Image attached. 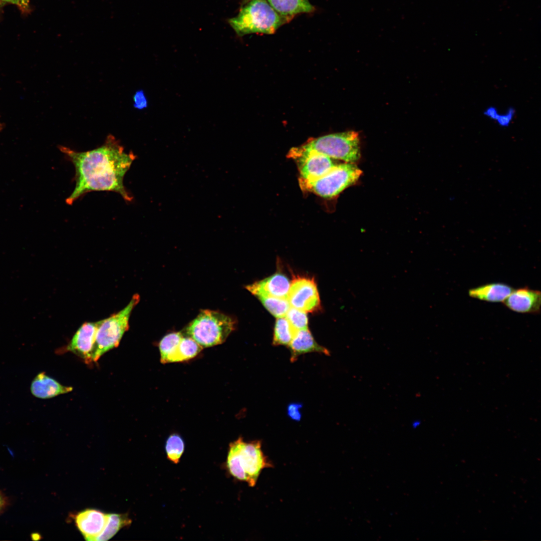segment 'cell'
Masks as SVG:
<instances>
[{"label":"cell","instance_id":"1","mask_svg":"<svg viewBox=\"0 0 541 541\" xmlns=\"http://www.w3.org/2000/svg\"><path fill=\"white\" fill-rule=\"evenodd\" d=\"M59 148L75 169V187L66 200L68 204L94 191L115 192L125 201H132L133 197L123 180L137 156L131 151L126 152L114 136L108 135L102 146L87 151L78 152L63 146Z\"/></svg>","mask_w":541,"mask_h":541},{"label":"cell","instance_id":"2","mask_svg":"<svg viewBox=\"0 0 541 541\" xmlns=\"http://www.w3.org/2000/svg\"><path fill=\"white\" fill-rule=\"evenodd\" d=\"M289 22L266 0H242L237 15L228 20L239 37L250 34L272 35Z\"/></svg>","mask_w":541,"mask_h":541},{"label":"cell","instance_id":"3","mask_svg":"<svg viewBox=\"0 0 541 541\" xmlns=\"http://www.w3.org/2000/svg\"><path fill=\"white\" fill-rule=\"evenodd\" d=\"M226 465L232 476L251 487L262 469L273 467L262 451L260 441L245 442L241 437L229 444Z\"/></svg>","mask_w":541,"mask_h":541},{"label":"cell","instance_id":"4","mask_svg":"<svg viewBox=\"0 0 541 541\" xmlns=\"http://www.w3.org/2000/svg\"><path fill=\"white\" fill-rule=\"evenodd\" d=\"M235 325L232 317L222 313L202 310L186 326L185 333L203 348L210 347L224 342Z\"/></svg>","mask_w":541,"mask_h":541},{"label":"cell","instance_id":"5","mask_svg":"<svg viewBox=\"0 0 541 541\" xmlns=\"http://www.w3.org/2000/svg\"><path fill=\"white\" fill-rule=\"evenodd\" d=\"M297 148L302 150L316 151L331 158L349 163H354L360 157L358 133L353 131L312 139Z\"/></svg>","mask_w":541,"mask_h":541},{"label":"cell","instance_id":"6","mask_svg":"<svg viewBox=\"0 0 541 541\" xmlns=\"http://www.w3.org/2000/svg\"><path fill=\"white\" fill-rule=\"evenodd\" d=\"M139 301L140 296L134 294L122 310L100 320L96 334L93 362L97 361L104 353L119 345L125 332L129 329L131 312Z\"/></svg>","mask_w":541,"mask_h":541},{"label":"cell","instance_id":"7","mask_svg":"<svg viewBox=\"0 0 541 541\" xmlns=\"http://www.w3.org/2000/svg\"><path fill=\"white\" fill-rule=\"evenodd\" d=\"M362 171L353 163L337 164L323 176L310 181H299L305 191L313 192L324 198H331L355 183Z\"/></svg>","mask_w":541,"mask_h":541},{"label":"cell","instance_id":"8","mask_svg":"<svg viewBox=\"0 0 541 541\" xmlns=\"http://www.w3.org/2000/svg\"><path fill=\"white\" fill-rule=\"evenodd\" d=\"M289 156L297 160L300 173L299 181H310L317 179L330 171L337 164L332 158L314 151L292 148Z\"/></svg>","mask_w":541,"mask_h":541},{"label":"cell","instance_id":"9","mask_svg":"<svg viewBox=\"0 0 541 541\" xmlns=\"http://www.w3.org/2000/svg\"><path fill=\"white\" fill-rule=\"evenodd\" d=\"M287 299L291 307L306 313L320 309V299L313 278L293 276Z\"/></svg>","mask_w":541,"mask_h":541},{"label":"cell","instance_id":"10","mask_svg":"<svg viewBox=\"0 0 541 541\" xmlns=\"http://www.w3.org/2000/svg\"><path fill=\"white\" fill-rule=\"evenodd\" d=\"M100 321L85 322L76 331L66 349L83 359L86 363L92 362L97 332Z\"/></svg>","mask_w":541,"mask_h":541},{"label":"cell","instance_id":"11","mask_svg":"<svg viewBox=\"0 0 541 541\" xmlns=\"http://www.w3.org/2000/svg\"><path fill=\"white\" fill-rule=\"evenodd\" d=\"M75 525L85 540L94 541L103 531L108 513L96 509L86 508L73 516Z\"/></svg>","mask_w":541,"mask_h":541},{"label":"cell","instance_id":"12","mask_svg":"<svg viewBox=\"0 0 541 541\" xmlns=\"http://www.w3.org/2000/svg\"><path fill=\"white\" fill-rule=\"evenodd\" d=\"M540 292L528 287L513 289L503 302L508 309L519 313L537 314L540 312Z\"/></svg>","mask_w":541,"mask_h":541},{"label":"cell","instance_id":"13","mask_svg":"<svg viewBox=\"0 0 541 541\" xmlns=\"http://www.w3.org/2000/svg\"><path fill=\"white\" fill-rule=\"evenodd\" d=\"M291 282L282 273L274 275L245 287L249 292L257 297L269 296L287 299Z\"/></svg>","mask_w":541,"mask_h":541},{"label":"cell","instance_id":"14","mask_svg":"<svg viewBox=\"0 0 541 541\" xmlns=\"http://www.w3.org/2000/svg\"><path fill=\"white\" fill-rule=\"evenodd\" d=\"M288 347L292 362L296 361L300 355L309 353L317 352L328 356L330 354L327 349L315 341L308 328L297 331Z\"/></svg>","mask_w":541,"mask_h":541},{"label":"cell","instance_id":"15","mask_svg":"<svg viewBox=\"0 0 541 541\" xmlns=\"http://www.w3.org/2000/svg\"><path fill=\"white\" fill-rule=\"evenodd\" d=\"M30 390L34 396L46 399L70 392L73 390V387L62 385L43 372L33 379Z\"/></svg>","mask_w":541,"mask_h":541},{"label":"cell","instance_id":"16","mask_svg":"<svg viewBox=\"0 0 541 541\" xmlns=\"http://www.w3.org/2000/svg\"><path fill=\"white\" fill-rule=\"evenodd\" d=\"M509 285L502 283H492L470 289L469 296L481 301L491 303L503 302L513 290Z\"/></svg>","mask_w":541,"mask_h":541},{"label":"cell","instance_id":"17","mask_svg":"<svg viewBox=\"0 0 541 541\" xmlns=\"http://www.w3.org/2000/svg\"><path fill=\"white\" fill-rule=\"evenodd\" d=\"M280 16L291 21L296 15L313 13L316 9L309 0H266Z\"/></svg>","mask_w":541,"mask_h":541},{"label":"cell","instance_id":"18","mask_svg":"<svg viewBox=\"0 0 541 541\" xmlns=\"http://www.w3.org/2000/svg\"><path fill=\"white\" fill-rule=\"evenodd\" d=\"M201 346L192 338L182 337L175 352L171 356L168 363L187 361L196 356L202 350Z\"/></svg>","mask_w":541,"mask_h":541},{"label":"cell","instance_id":"19","mask_svg":"<svg viewBox=\"0 0 541 541\" xmlns=\"http://www.w3.org/2000/svg\"><path fill=\"white\" fill-rule=\"evenodd\" d=\"M131 522L127 513H108V521L103 531L94 541L110 539L121 529L130 525Z\"/></svg>","mask_w":541,"mask_h":541},{"label":"cell","instance_id":"20","mask_svg":"<svg viewBox=\"0 0 541 541\" xmlns=\"http://www.w3.org/2000/svg\"><path fill=\"white\" fill-rule=\"evenodd\" d=\"M296 331L285 316L277 318L274 327L273 344L288 346Z\"/></svg>","mask_w":541,"mask_h":541},{"label":"cell","instance_id":"21","mask_svg":"<svg viewBox=\"0 0 541 541\" xmlns=\"http://www.w3.org/2000/svg\"><path fill=\"white\" fill-rule=\"evenodd\" d=\"M183 336V334L181 332H172L162 338L159 344L161 363H168Z\"/></svg>","mask_w":541,"mask_h":541},{"label":"cell","instance_id":"22","mask_svg":"<svg viewBox=\"0 0 541 541\" xmlns=\"http://www.w3.org/2000/svg\"><path fill=\"white\" fill-rule=\"evenodd\" d=\"M257 298L265 309L276 318L285 316L291 307L287 299L269 296H258Z\"/></svg>","mask_w":541,"mask_h":541},{"label":"cell","instance_id":"23","mask_svg":"<svg viewBox=\"0 0 541 541\" xmlns=\"http://www.w3.org/2000/svg\"><path fill=\"white\" fill-rule=\"evenodd\" d=\"M184 443L182 438L177 434H173L167 438L165 451L168 459L177 464L184 450Z\"/></svg>","mask_w":541,"mask_h":541},{"label":"cell","instance_id":"24","mask_svg":"<svg viewBox=\"0 0 541 541\" xmlns=\"http://www.w3.org/2000/svg\"><path fill=\"white\" fill-rule=\"evenodd\" d=\"M285 317L296 331L308 328V318L306 312L291 307Z\"/></svg>","mask_w":541,"mask_h":541},{"label":"cell","instance_id":"25","mask_svg":"<svg viewBox=\"0 0 541 541\" xmlns=\"http://www.w3.org/2000/svg\"><path fill=\"white\" fill-rule=\"evenodd\" d=\"M515 113V109L509 107L504 112H499L494 122L501 128H507L512 123Z\"/></svg>","mask_w":541,"mask_h":541},{"label":"cell","instance_id":"26","mask_svg":"<svg viewBox=\"0 0 541 541\" xmlns=\"http://www.w3.org/2000/svg\"><path fill=\"white\" fill-rule=\"evenodd\" d=\"M134 107L139 110L146 108L148 105V100L145 92L140 90L136 92L133 96Z\"/></svg>","mask_w":541,"mask_h":541},{"label":"cell","instance_id":"27","mask_svg":"<svg viewBox=\"0 0 541 541\" xmlns=\"http://www.w3.org/2000/svg\"><path fill=\"white\" fill-rule=\"evenodd\" d=\"M302 407L301 403H292L290 404L287 408V413L289 417L295 421H300L302 415L301 409Z\"/></svg>","mask_w":541,"mask_h":541},{"label":"cell","instance_id":"28","mask_svg":"<svg viewBox=\"0 0 541 541\" xmlns=\"http://www.w3.org/2000/svg\"><path fill=\"white\" fill-rule=\"evenodd\" d=\"M499 112V111L497 107L494 106H489L484 109L483 113L485 117L494 121Z\"/></svg>","mask_w":541,"mask_h":541},{"label":"cell","instance_id":"29","mask_svg":"<svg viewBox=\"0 0 541 541\" xmlns=\"http://www.w3.org/2000/svg\"><path fill=\"white\" fill-rule=\"evenodd\" d=\"M4 2H9L18 5L23 9H27L29 6V0H2Z\"/></svg>","mask_w":541,"mask_h":541},{"label":"cell","instance_id":"30","mask_svg":"<svg viewBox=\"0 0 541 541\" xmlns=\"http://www.w3.org/2000/svg\"><path fill=\"white\" fill-rule=\"evenodd\" d=\"M8 499L4 494L0 491V513L2 512L8 505Z\"/></svg>","mask_w":541,"mask_h":541},{"label":"cell","instance_id":"31","mask_svg":"<svg viewBox=\"0 0 541 541\" xmlns=\"http://www.w3.org/2000/svg\"><path fill=\"white\" fill-rule=\"evenodd\" d=\"M0 1H2V0H0Z\"/></svg>","mask_w":541,"mask_h":541}]
</instances>
